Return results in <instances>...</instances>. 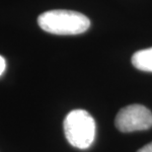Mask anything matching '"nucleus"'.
<instances>
[{
  "label": "nucleus",
  "instance_id": "nucleus-1",
  "mask_svg": "<svg viewBox=\"0 0 152 152\" xmlns=\"http://www.w3.org/2000/svg\"><path fill=\"white\" fill-rule=\"evenodd\" d=\"M38 24L45 32L53 35H79L90 27L84 14L71 10H50L41 14Z\"/></svg>",
  "mask_w": 152,
  "mask_h": 152
},
{
  "label": "nucleus",
  "instance_id": "nucleus-3",
  "mask_svg": "<svg viewBox=\"0 0 152 152\" xmlns=\"http://www.w3.org/2000/svg\"><path fill=\"white\" fill-rule=\"evenodd\" d=\"M115 124L121 132L148 129L152 126V113L142 105H129L120 110Z\"/></svg>",
  "mask_w": 152,
  "mask_h": 152
},
{
  "label": "nucleus",
  "instance_id": "nucleus-5",
  "mask_svg": "<svg viewBox=\"0 0 152 152\" xmlns=\"http://www.w3.org/2000/svg\"><path fill=\"white\" fill-rule=\"evenodd\" d=\"M5 68H6V61H5L4 57L0 56V76L5 71Z\"/></svg>",
  "mask_w": 152,
  "mask_h": 152
},
{
  "label": "nucleus",
  "instance_id": "nucleus-2",
  "mask_svg": "<svg viewBox=\"0 0 152 152\" xmlns=\"http://www.w3.org/2000/svg\"><path fill=\"white\" fill-rule=\"evenodd\" d=\"M63 129L69 143L79 149L89 148L95 139L96 124L87 111H71L63 121Z\"/></svg>",
  "mask_w": 152,
  "mask_h": 152
},
{
  "label": "nucleus",
  "instance_id": "nucleus-4",
  "mask_svg": "<svg viewBox=\"0 0 152 152\" xmlns=\"http://www.w3.org/2000/svg\"><path fill=\"white\" fill-rule=\"evenodd\" d=\"M132 62L139 70L152 72V48L136 51L132 57Z\"/></svg>",
  "mask_w": 152,
  "mask_h": 152
},
{
  "label": "nucleus",
  "instance_id": "nucleus-6",
  "mask_svg": "<svg viewBox=\"0 0 152 152\" xmlns=\"http://www.w3.org/2000/svg\"><path fill=\"white\" fill-rule=\"evenodd\" d=\"M137 152H152V142H150V143H148L145 145V146L140 148Z\"/></svg>",
  "mask_w": 152,
  "mask_h": 152
}]
</instances>
